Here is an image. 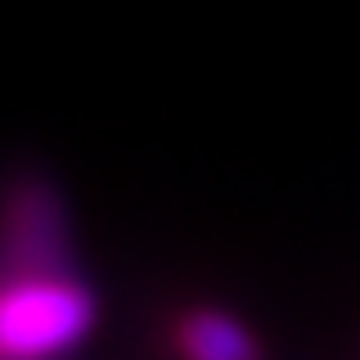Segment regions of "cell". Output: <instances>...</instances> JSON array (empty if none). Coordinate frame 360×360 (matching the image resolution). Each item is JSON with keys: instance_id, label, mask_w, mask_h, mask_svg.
I'll return each instance as SVG.
<instances>
[{"instance_id": "cell-1", "label": "cell", "mask_w": 360, "mask_h": 360, "mask_svg": "<svg viewBox=\"0 0 360 360\" xmlns=\"http://www.w3.org/2000/svg\"><path fill=\"white\" fill-rule=\"evenodd\" d=\"M95 329V292L68 270L14 275L0 302V352L5 360H54Z\"/></svg>"}, {"instance_id": "cell-2", "label": "cell", "mask_w": 360, "mask_h": 360, "mask_svg": "<svg viewBox=\"0 0 360 360\" xmlns=\"http://www.w3.org/2000/svg\"><path fill=\"white\" fill-rule=\"evenodd\" d=\"M68 270L63 202L45 180H22L9 194V279Z\"/></svg>"}, {"instance_id": "cell-3", "label": "cell", "mask_w": 360, "mask_h": 360, "mask_svg": "<svg viewBox=\"0 0 360 360\" xmlns=\"http://www.w3.org/2000/svg\"><path fill=\"white\" fill-rule=\"evenodd\" d=\"M180 347L189 360H257V338L230 311H194L180 324Z\"/></svg>"}]
</instances>
